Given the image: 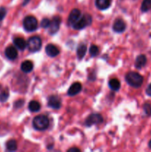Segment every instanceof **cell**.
<instances>
[{
	"instance_id": "d6986e66",
	"label": "cell",
	"mask_w": 151,
	"mask_h": 152,
	"mask_svg": "<svg viewBox=\"0 0 151 152\" xmlns=\"http://www.w3.org/2000/svg\"><path fill=\"white\" fill-rule=\"evenodd\" d=\"M28 108H29V110L31 111V112H37V111H39L40 108H41V105H40L39 102H37V101H35V100H33L29 102Z\"/></svg>"
},
{
	"instance_id": "f546056e",
	"label": "cell",
	"mask_w": 151,
	"mask_h": 152,
	"mask_svg": "<svg viewBox=\"0 0 151 152\" xmlns=\"http://www.w3.org/2000/svg\"><path fill=\"white\" fill-rule=\"evenodd\" d=\"M149 147L151 148V140L149 142Z\"/></svg>"
},
{
	"instance_id": "277c9868",
	"label": "cell",
	"mask_w": 151,
	"mask_h": 152,
	"mask_svg": "<svg viewBox=\"0 0 151 152\" xmlns=\"http://www.w3.org/2000/svg\"><path fill=\"white\" fill-rule=\"evenodd\" d=\"M27 46L30 52L38 51L41 48V39L36 36L30 37L28 39Z\"/></svg>"
},
{
	"instance_id": "83f0119b",
	"label": "cell",
	"mask_w": 151,
	"mask_h": 152,
	"mask_svg": "<svg viewBox=\"0 0 151 152\" xmlns=\"http://www.w3.org/2000/svg\"><path fill=\"white\" fill-rule=\"evenodd\" d=\"M146 93L148 96H151V84L148 86V87L146 89Z\"/></svg>"
},
{
	"instance_id": "e0dca14e",
	"label": "cell",
	"mask_w": 151,
	"mask_h": 152,
	"mask_svg": "<svg viewBox=\"0 0 151 152\" xmlns=\"http://www.w3.org/2000/svg\"><path fill=\"white\" fill-rule=\"evenodd\" d=\"M13 43H14L15 46L21 50H24L25 48L27 47V42L24 39L21 38V37L15 38L14 40H13Z\"/></svg>"
},
{
	"instance_id": "4fadbf2b",
	"label": "cell",
	"mask_w": 151,
	"mask_h": 152,
	"mask_svg": "<svg viewBox=\"0 0 151 152\" xmlns=\"http://www.w3.org/2000/svg\"><path fill=\"white\" fill-rule=\"evenodd\" d=\"M45 52L47 54V56H50V57H55L57 56L59 53V49L52 44H48L45 48Z\"/></svg>"
},
{
	"instance_id": "8992f818",
	"label": "cell",
	"mask_w": 151,
	"mask_h": 152,
	"mask_svg": "<svg viewBox=\"0 0 151 152\" xmlns=\"http://www.w3.org/2000/svg\"><path fill=\"white\" fill-rule=\"evenodd\" d=\"M103 122V118H102V115L99 114H92L90 116L87 117V118L85 120L86 126L90 127V126H93V125L99 124Z\"/></svg>"
},
{
	"instance_id": "f1b7e54d",
	"label": "cell",
	"mask_w": 151,
	"mask_h": 152,
	"mask_svg": "<svg viewBox=\"0 0 151 152\" xmlns=\"http://www.w3.org/2000/svg\"><path fill=\"white\" fill-rule=\"evenodd\" d=\"M69 152H72V151H80V150L77 148H71L68 150Z\"/></svg>"
},
{
	"instance_id": "d4e9b609",
	"label": "cell",
	"mask_w": 151,
	"mask_h": 152,
	"mask_svg": "<svg viewBox=\"0 0 151 152\" xmlns=\"http://www.w3.org/2000/svg\"><path fill=\"white\" fill-rule=\"evenodd\" d=\"M50 24V21L48 19H47V18H44V19H43L42 20H41V26L44 28H49Z\"/></svg>"
},
{
	"instance_id": "52a82bcc",
	"label": "cell",
	"mask_w": 151,
	"mask_h": 152,
	"mask_svg": "<svg viewBox=\"0 0 151 152\" xmlns=\"http://www.w3.org/2000/svg\"><path fill=\"white\" fill-rule=\"evenodd\" d=\"M47 104L48 106L53 109H59L60 108L61 105H62V101L61 99L56 95H52L49 96L48 100H47Z\"/></svg>"
},
{
	"instance_id": "ba28073f",
	"label": "cell",
	"mask_w": 151,
	"mask_h": 152,
	"mask_svg": "<svg viewBox=\"0 0 151 152\" xmlns=\"http://www.w3.org/2000/svg\"><path fill=\"white\" fill-rule=\"evenodd\" d=\"M61 24V18L59 16H54L50 22L49 26V32L51 34H54L59 31Z\"/></svg>"
},
{
	"instance_id": "7c38bea8",
	"label": "cell",
	"mask_w": 151,
	"mask_h": 152,
	"mask_svg": "<svg viewBox=\"0 0 151 152\" xmlns=\"http://www.w3.org/2000/svg\"><path fill=\"white\" fill-rule=\"evenodd\" d=\"M81 89H82L81 85L79 83H75L71 85L70 88L68 89V94L69 96H75L81 91Z\"/></svg>"
},
{
	"instance_id": "2e32d148",
	"label": "cell",
	"mask_w": 151,
	"mask_h": 152,
	"mask_svg": "<svg viewBox=\"0 0 151 152\" xmlns=\"http://www.w3.org/2000/svg\"><path fill=\"white\" fill-rule=\"evenodd\" d=\"M96 5L99 10H106L110 6V0H96Z\"/></svg>"
},
{
	"instance_id": "44dd1931",
	"label": "cell",
	"mask_w": 151,
	"mask_h": 152,
	"mask_svg": "<svg viewBox=\"0 0 151 152\" xmlns=\"http://www.w3.org/2000/svg\"><path fill=\"white\" fill-rule=\"evenodd\" d=\"M6 148H7V149L8 151H16L17 149V143H16V140H10L9 141H7V143H6Z\"/></svg>"
},
{
	"instance_id": "ac0fdd59",
	"label": "cell",
	"mask_w": 151,
	"mask_h": 152,
	"mask_svg": "<svg viewBox=\"0 0 151 152\" xmlns=\"http://www.w3.org/2000/svg\"><path fill=\"white\" fill-rule=\"evenodd\" d=\"M109 87L110 88L112 89L113 91H118L120 87H121V83L117 79H111L109 81Z\"/></svg>"
},
{
	"instance_id": "7a4b0ae2",
	"label": "cell",
	"mask_w": 151,
	"mask_h": 152,
	"mask_svg": "<svg viewBox=\"0 0 151 152\" xmlns=\"http://www.w3.org/2000/svg\"><path fill=\"white\" fill-rule=\"evenodd\" d=\"M50 122L48 117L44 115L36 116L33 120V126L38 131H44L48 128Z\"/></svg>"
},
{
	"instance_id": "30bf717a",
	"label": "cell",
	"mask_w": 151,
	"mask_h": 152,
	"mask_svg": "<svg viewBox=\"0 0 151 152\" xmlns=\"http://www.w3.org/2000/svg\"><path fill=\"white\" fill-rule=\"evenodd\" d=\"M81 17V11L78 9H73L68 17V23L73 25Z\"/></svg>"
},
{
	"instance_id": "8fae6325",
	"label": "cell",
	"mask_w": 151,
	"mask_h": 152,
	"mask_svg": "<svg viewBox=\"0 0 151 152\" xmlns=\"http://www.w3.org/2000/svg\"><path fill=\"white\" fill-rule=\"evenodd\" d=\"M5 56L7 59H10V60H13L16 59L18 56V51L16 48L13 46H8L7 48L5 49Z\"/></svg>"
},
{
	"instance_id": "603a6c76",
	"label": "cell",
	"mask_w": 151,
	"mask_h": 152,
	"mask_svg": "<svg viewBox=\"0 0 151 152\" xmlns=\"http://www.w3.org/2000/svg\"><path fill=\"white\" fill-rule=\"evenodd\" d=\"M9 96V92L7 89H4L0 94V101L1 102H5Z\"/></svg>"
},
{
	"instance_id": "5b68a950",
	"label": "cell",
	"mask_w": 151,
	"mask_h": 152,
	"mask_svg": "<svg viewBox=\"0 0 151 152\" xmlns=\"http://www.w3.org/2000/svg\"><path fill=\"white\" fill-rule=\"evenodd\" d=\"M92 22V18L90 15L84 14L81 17H80L73 25H72L74 29L81 30L85 28L87 25H90Z\"/></svg>"
},
{
	"instance_id": "484cf974",
	"label": "cell",
	"mask_w": 151,
	"mask_h": 152,
	"mask_svg": "<svg viewBox=\"0 0 151 152\" xmlns=\"http://www.w3.org/2000/svg\"><path fill=\"white\" fill-rule=\"evenodd\" d=\"M144 111L145 114L147 116L151 115V105L149 104H145L144 105Z\"/></svg>"
},
{
	"instance_id": "9a60e30c",
	"label": "cell",
	"mask_w": 151,
	"mask_h": 152,
	"mask_svg": "<svg viewBox=\"0 0 151 152\" xmlns=\"http://www.w3.org/2000/svg\"><path fill=\"white\" fill-rule=\"evenodd\" d=\"M33 69V64L31 61L25 60L21 64V70L25 73H29Z\"/></svg>"
},
{
	"instance_id": "9c48e42d",
	"label": "cell",
	"mask_w": 151,
	"mask_h": 152,
	"mask_svg": "<svg viewBox=\"0 0 151 152\" xmlns=\"http://www.w3.org/2000/svg\"><path fill=\"white\" fill-rule=\"evenodd\" d=\"M126 28V24L122 19H117L114 22L113 25V29L115 32L118 33H122L125 31Z\"/></svg>"
},
{
	"instance_id": "ffe728a7",
	"label": "cell",
	"mask_w": 151,
	"mask_h": 152,
	"mask_svg": "<svg viewBox=\"0 0 151 152\" xmlns=\"http://www.w3.org/2000/svg\"><path fill=\"white\" fill-rule=\"evenodd\" d=\"M86 52H87V46L84 44L79 45L77 48V56H78V59H82L84 55L86 54Z\"/></svg>"
},
{
	"instance_id": "6da1fadb",
	"label": "cell",
	"mask_w": 151,
	"mask_h": 152,
	"mask_svg": "<svg viewBox=\"0 0 151 152\" xmlns=\"http://www.w3.org/2000/svg\"><path fill=\"white\" fill-rule=\"evenodd\" d=\"M127 84L133 88H139L143 83V77L137 72L130 71L125 77Z\"/></svg>"
},
{
	"instance_id": "7402d4cb",
	"label": "cell",
	"mask_w": 151,
	"mask_h": 152,
	"mask_svg": "<svg viewBox=\"0 0 151 152\" xmlns=\"http://www.w3.org/2000/svg\"><path fill=\"white\" fill-rule=\"evenodd\" d=\"M151 9V0H144L142 1L141 10L142 12H147Z\"/></svg>"
},
{
	"instance_id": "4316f807",
	"label": "cell",
	"mask_w": 151,
	"mask_h": 152,
	"mask_svg": "<svg viewBox=\"0 0 151 152\" xmlns=\"http://www.w3.org/2000/svg\"><path fill=\"white\" fill-rule=\"evenodd\" d=\"M6 13H7V11H6V9L4 7H0V21L3 20L4 16H6Z\"/></svg>"
},
{
	"instance_id": "3957f363",
	"label": "cell",
	"mask_w": 151,
	"mask_h": 152,
	"mask_svg": "<svg viewBox=\"0 0 151 152\" xmlns=\"http://www.w3.org/2000/svg\"><path fill=\"white\" fill-rule=\"evenodd\" d=\"M23 27L25 31L32 32L36 30L38 27V21L34 16H26L23 20Z\"/></svg>"
},
{
	"instance_id": "5bb4252c",
	"label": "cell",
	"mask_w": 151,
	"mask_h": 152,
	"mask_svg": "<svg viewBox=\"0 0 151 152\" xmlns=\"http://www.w3.org/2000/svg\"><path fill=\"white\" fill-rule=\"evenodd\" d=\"M147 62V58L144 55L142 54L139 55L137 56L136 59V62H135V67L138 69H140V68H143Z\"/></svg>"
},
{
	"instance_id": "cb8c5ba5",
	"label": "cell",
	"mask_w": 151,
	"mask_h": 152,
	"mask_svg": "<svg viewBox=\"0 0 151 152\" xmlns=\"http://www.w3.org/2000/svg\"><path fill=\"white\" fill-rule=\"evenodd\" d=\"M98 53H99V48L96 45H91V47L90 48V54L92 56H97Z\"/></svg>"
}]
</instances>
